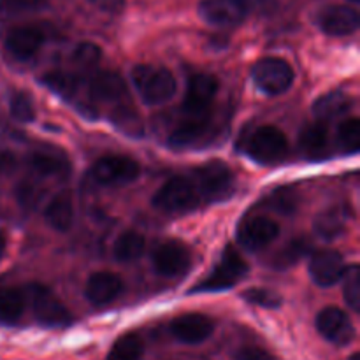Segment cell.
<instances>
[{
	"label": "cell",
	"mask_w": 360,
	"mask_h": 360,
	"mask_svg": "<svg viewBox=\"0 0 360 360\" xmlns=\"http://www.w3.org/2000/svg\"><path fill=\"white\" fill-rule=\"evenodd\" d=\"M345 260L340 252L330 248L319 250L313 253L311 260H309V274H311L313 281L320 287H333L338 281L343 278Z\"/></svg>",
	"instance_id": "obj_18"
},
{
	"label": "cell",
	"mask_w": 360,
	"mask_h": 360,
	"mask_svg": "<svg viewBox=\"0 0 360 360\" xmlns=\"http://www.w3.org/2000/svg\"><path fill=\"white\" fill-rule=\"evenodd\" d=\"M192 262V252L181 241H165L153 252V267L160 276L174 278L185 273Z\"/></svg>",
	"instance_id": "obj_15"
},
{
	"label": "cell",
	"mask_w": 360,
	"mask_h": 360,
	"mask_svg": "<svg viewBox=\"0 0 360 360\" xmlns=\"http://www.w3.org/2000/svg\"><path fill=\"white\" fill-rule=\"evenodd\" d=\"M18 165V158L13 151L0 150V176H6L13 172Z\"/></svg>",
	"instance_id": "obj_42"
},
{
	"label": "cell",
	"mask_w": 360,
	"mask_h": 360,
	"mask_svg": "<svg viewBox=\"0 0 360 360\" xmlns=\"http://www.w3.org/2000/svg\"><path fill=\"white\" fill-rule=\"evenodd\" d=\"M34 174L41 178H67L70 174V162L63 153L53 151H34L27 160Z\"/></svg>",
	"instance_id": "obj_21"
},
{
	"label": "cell",
	"mask_w": 360,
	"mask_h": 360,
	"mask_svg": "<svg viewBox=\"0 0 360 360\" xmlns=\"http://www.w3.org/2000/svg\"><path fill=\"white\" fill-rule=\"evenodd\" d=\"M243 299L248 301L250 304H255L267 309H276L281 306L280 294H276L273 290H267V288H248V290L243 292Z\"/></svg>",
	"instance_id": "obj_38"
},
{
	"label": "cell",
	"mask_w": 360,
	"mask_h": 360,
	"mask_svg": "<svg viewBox=\"0 0 360 360\" xmlns=\"http://www.w3.org/2000/svg\"><path fill=\"white\" fill-rule=\"evenodd\" d=\"M309 248H311V245H309V241L306 238L292 239L283 248L278 250V253H274L273 260H271V267L285 269V267L294 266L295 262H299L309 252Z\"/></svg>",
	"instance_id": "obj_31"
},
{
	"label": "cell",
	"mask_w": 360,
	"mask_h": 360,
	"mask_svg": "<svg viewBox=\"0 0 360 360\" xmlns=\"http://www.w3.org/2000/svg\"><path fill=\"white\" fill-rule=\"evenodd\" d=\"M123 292V280L116 273L111 271H98L94 273L86 281L84 294L91 304L104 306L111 304L112 301L122 295Z\"/></svg>",
	"instance_id": "obj_20"
},
{
	"label": "cell",
	"mask_w": 360,
	"mask_h": 360,
	"mask_svg": "<svg viewBox=\"0 0 360 360\" xmlns=\"http://www.w3.org/2000/svg\"><path fill=\"white\" fill-rule=\"evenodd\" d=\"M259 0H200L199 14L213 27H238L241 25Z\"/></svg>",
	"instance_id": "obj_9"
},
{
	"label": "cell",
	"mask_w": 360,
	"mask_h": 360,
	"mask_svg": "<svg viewBox=\"0 0 360 360\" xmlns=\"http://www.w3.org/2000/svg\"><path fill=\"white\" fill-rule=\"evenodd\" d=\"M280 236V224L267 217H248L239 224L238 241L248 252H260Z\"/></svg>",
	"instance_id": "obj_13"
},
{
	"label": "cell",
	"mask_w": 360,
	"mask_h": 360,
	"mask_svg": "<svg viewBox=\"0 0 360 360\" xmlns=\"http://www.w3.org/2000/svg\"><path fill=\"white\" fill-rule=\"evenodd\" d=\"M46 39H48L46 30L39 25H18L6 34L4 46L13 58L28 62L41 51L42 46L46 44Z\"/></svg>",
	"instance_id": "obj_12"
},
{
	"label": "cell",
	"mask_w": 360,
	"mask_h": 360,
	"mask_svg": "<svg viewBox=\"0 0 360 360\" xmlns=\"http://www.w3.org/2000/svg\"><path fill=\"white\" fill-rule=\"evenodd\" d=\"M252 77L257 88L267 95H281L294 84L295 72L290 63L280 56H266L252 69Z\"/></svg>",
	"instance_id": "obj_7"
},
{
	"label": "cell",
	"mask_w": 360,
	"mask_h": 360,
	"mask_svg": "<svg viewBox=\"0 0 360 360\" xmlns=\"http://www.w3.org/2000/svg\"><path fill=\"white\" fill-rule=\"evenodd\" d=\"M213 122L211 116H185L172 129L169 144L172 148H192L211 136Z\"/></svg>",
	"instance_id": "obj_19"
},
{
	"label": "cell",
	"mask_w": 360,
	"mask_h": 360,
	"mask_svg": "<svg viewBox=\"0 0 360 360\" xmlns=\"http://www.w3.org/2000/svg\"><path fill=\"white\" fill-rule=\"evenodd\" d=\"M299 146L309 158H320L329 146V127L326 122L308 123L299 134Z\"/></svg>",
	"instance_id": "obj_24"
},
{
	"label": "cell",
	"mask_w": 360,
	"mask_h": 360,
	"mask_svg": "<svg viewBox=\"0 0 360 360\" xmlns=\"http://www.w3.org/2000/svg\"><path fill=\"white\" fill-rule=\"evenodd\" d=\"M299 202H301V197H299V192L294 186H280L266 200L267 207L281 214H287V217L297 211Z\"/></svg>",
	"instance_id": "obj_32"
},
{
	"label": "cell",
	"mask_w": 360,
	"mask_h": 360,
	"mask_svg": "<svg viewBox=\"0 0 360 360\" xmlns=\"http://www.w3.org/2000/svg\"><path fill=\"white\" fill-rule=\"evenodd\" d=\"M42 195H44V192L39 188L37 183L28 181V179L21 181L16 188V199L23 210H32V207L37 206L41 202Z\"/></svg>",
	"instance_id": "obj_39"
},
{
	"label": "cell",
	"mask_w": 360,
	"mask_h": 360,
	"mask_svg": "<svg viewBox=\"0 0 360 360\" xmlns=\"http://www.w3.org/2000/svg\"><path fill=\"white\" fill-rule=\"evenodd\" d=\"M91 176L98 185H129L141 176V164L129 155H105L95 162Z\"/></svg>",
	"instance_id": "obj_8"
},
{
	"label": "cell",
	"mask_w": 360,
	"mask_h": 360,
	"mask_svg": "<svg viewBox=\"0 0 360 360\" xmlns=\"http://www.w3.org/2000/svg\"><path fill=\"white\" fill-rule=\"evenodd\" d=\"M9 111L14 120L20 123H30L35 120V105L30 94L27 91H13L9 97Z\"/></svg>",
	"instance_id": "obj_35"
},
{
	"label": "cell",
	"mask_w": 360,
	"mask_h": 360,
	"mask_svg": "<svg viewBox=\"0 0 360 360\" xmlns=\"http://www.w3.org/2000/svg\"><path fill=\"white\" fill-rule=\"evenodd\" d=\"M146 250V241L144 236L136 231H125L116 238L115 246H112V253L115 259L120 262H134V260L141 259Z\"/></svg>",
	"instance_id": "obj_28"
},
{
	"label": "cell",
	"mask_w": 360,
	"mask_h": 360,
	"mask_svg": "<svg viewBox=\"0 0 360 360\" xmlns=\"http://www.w3.org/2000/svg\"><path fill=\"white\" fill-rule=\"evenodd\" d=\"M343 292L345 301L354 311L360 309V267L359 264H352L345 269L343 274Z\"/></svg>",
	"instance_id": "obj_37"
},
{
	"label": "cell",
	"mask_w": 360,
	"mask_h": 360,
	"mask_svg": "<svg viewBox=\"0 0 360 360\" xmlns=\"http://www.w3.org/2000/svg\"><path fill=\"white\" fill-rule=\"evenodd\" d=\"M88 2H90V6H94L95 9L102 11V13L118 14L123 11L127 0H88Z\"/></svg>",
	"instance_id": "obj_41"
},
{
	"label": "cell",
	"mask_w": 360,
	"mask_h": 360,
	"mask_svg": "<svg viewBox=\"0 0 360 360\" xmlns=\"http://www.w3.org/2000/svg\"><path fill=\"white\" fill-rule=\"evenodd\" d=\"M44 220L51 229L67 232L74 221V200L70 192H60L53 197L44 210Z\"/></svg>",
	"instance_id": "obj_22"
},
{
	"label": "cell",
	"mask_w": 360,
	"mask_h": 360,
	"mask_svg": "<svg viewBox=\"0 0 360 360\" xmlns=\"http://www.w3.org/2000/svg\"><path fill=\"white\" fill-rule=\"evenodd\" d=\"M55 0H0L2 16H21V14L41 13L49 9Z\"/></svg>",
	"instance_id": "obj_34"
},
{
	"label": "cell",
	"mask_w": 360,
	"mask_h": 360,
	"mask_svg": "<svg viewBox=\"0 0 360 360\" xmlns=\"http://www.w3.org/2000/svg\"><path fill=\"white\" fill-rule=\"evenodd\" d=\"M250 266L234 246H227L213 271L193 288V292H220L238 285L248 274Z\"/></svg>",
	"instance_id": "obj_6"
},
{
	"label": "cell",
	"mask_w": 360,
	"mask_h": 360,
	"mask_svg": "<svg viewBox=\"0 0 360 360\" xmlns=\"http://www.w3.org/2000/svg\"><path fill=\"white\" fill-rule=\"evenodd\" d=\"M236 360H278L260 347H245L236 354Z\"/></svg>",
	"instance_id": "obj_40"
},
{
	"label": "cell",
	"mask_w": 360,
	"mask_h": 360,
	"mask_svg": "<svg viewBox=\"0 0 360 360\" xmlns=\"http://www.w3.org/2000/svg\"><path fill=\"white\" fill-rule=\"evenodd\" d=\"M153 206L162 213L185 214L202 206V200L190 176H172L155 192Z\"/></svg>",
	"instance_id": "obj_3"
},
{
	"label": "cell",
	"mask_w": 360,
	"mask_h": 360,
	"mask_svg": "<svg viewBox=\"0 0 360 360\" xmlns=\"http://www.w3.org/2000/svg\"><path fill=\"white\" fill-rule=\"evenodd\" d=\"M214 333V322L202 313H185L171 322V334L185 345H199Z\"/></svg>",
	"instance_id": "obj_17"
},
{
	"label": "cell",
	"mask_w": 360,
	"mask_h": 360,
	"mask_svg": "<svg viewBox=\"0 0 360 360\" xmlns=\"http://www.w3.org/2000/svg\"><path fill=\"white\" fill-rule=\"evenodd\" d=\"M132 83L148 105H162L176 94V77L167 67L141 63L132 69Z\"/></svg>",
	"instance_id": "obj_2"
},
{
	"label": "cell",
	"mask_w": 360,
	"mask_h": 360,
	"mask_svg": "<svg viewBox=\"0 0 360 360\" xmlns=\"http://www.w3.org/2000/svg\"><path fill=\"white\" fill-rule=\"evenodd\" d=\"M83 81L84 79L81 76L65 72V70H51V72L44 74L41 77V83L44 86H48L49 90L55 91L56 95H60L65 101H72V98L77 97V91H79Z\"/></svg>",
	"instance_id": "obj_27"
},
{
	"label": "cell",
	"mask_w": 360,
	"mask_h": 360,
	"mask_svg": "<svg viewBox=\"0 0 360 360\" xmlns=\"http://www.w3.org/2000/svg\"><path fill=\"white\" fill-rule=\"evenodd\" d=\"M313 231L319 238L326 239V241H334L347 231V213L341 207H329V210L322 211L320 214H316L315 221H313Z\"/></svg>",
	"instance_id": "obj_26"
},
{
	"label": "cell",
	"mask_w": 360,
	"mask_h": 360,
	"mask_svg": "<svg viewBox=\"0 0 360 360\" xmlns=\"http://www.w3.org/2000/svg\"><path fill=\"white\" fill-rule=\"evenodd\" d=\"M316 330L326 338L329 343L338 345V347H345V345L352 343L355 336L354 323H352L350 316L343 311V309L336 308V306H327L322 311L316 315Z\"/></svg>",
	"instance_id": "obj_16"
},
{
	"label": "cell",
	"mask_w": 360,
	"mask_h": 360,
	"mask_svg": "<svg viewBox=\"0 0 360 360\" xmlns=\"http://www.w3.org/2000/svg\"><path fill=\"white\" fill-rule=\"evenodd\" d=\"M86 97L97 104L118 105L127 102L129 88L125 79L115 70H95L83 81Z\"/></svg>",
	"instance_id": "obj_10"
},
{
	"label": "cell",
	"mask_w": 360,
	"mask_h": 360,
	"mask_svg": "<svg viewBox=\"0 0 360 360\" xmlns=\"http://www.w3.org/2000/svg\"><path fill=\"white\" fill-rule=\"evenodd\" d=\"M350 360H359V354H354V355H352Z\"/></svg>",
	"instance_id": "obj_44"
},
{
	"label": "cell",
	"mask_w": 360,
	"mask_h": 360,
	"mask_svg": "<svg viewBox=\"0 0 360 360\" xmlns=\"http://www.w3.org/2000/svg\"><path fill=\"white\" fill-rule=\"evenodd\" d=\"M111 122L115 123L122 132L129 134V136L141 137L144 134L143 120H141L139 112H137L129 102H123V104H118L112 108Z\"/></svg>",
	"instance_id": "obj_29"
},
{
	"label": "cell",
	"mask_w": 360,
	"mask_h": 360,
	"mask_svg": "<svg viewBox=\"0 0 360 360\" xmlns=\"http://www.w3.org/2000/svg\"><path fill=\"white\" fill-rule=\"evenodd\" d=\"M102 58V51L97 44L94 42H79V44L74 48V51L70 53V60H72L74 65L81 70H91L95 69L98 62Z\"/></svg>",
	"instance_id": "obj_36"
},
{
	"label": "cell",
	"mask_w": 360,
	"mask_h": 360,
	"mask_svg": "<svg viewBox=\"0 0 360 360\" xmlns=\"http://www.w3.org/2000/svg\"><path fill=\"white\" fill-rule=\"evenodd\" d=\"M144 355V341L139 334L129 333L116 340L105 360H141Z\"/></svg>",
	"instance_id": "obj_30"
},
{
	"label": "cell",
	"mask_w": 360,
	"mask_h": 360,
	"mask_svg": "<svg viewBox=\"0 0 360 360\" xmlns=\"http://www.w3.org/2000/svg\"><path fill=\"white\" fill-rule=\"evenodd\" d=\"M27 309L25 287L0 283V323H16Z\"/></svg>",
	"instance_id": "obj_23"
},
{
	"label": "cell",
	"mask_w": 360,
	"mask_h": 360,
	"mask_svg": "<svg viewBox=\"0 0 360 360\" xmlns=\"http://www.w3.org/2000/svg\"><path fill=\"white\" fill-rule=\"evenodd\" d=\"M27 294V308L32 309L39 323L48 327H65L72 323V315L69 308L41 283H28L25 287Z\"/></svg>",
	"instance_id": "obj_5"
},
{
	"label": "cell",
	"mask_w": 360,
	"mask_h": 360,
	"mask_svg": "<svg viewBox=\"0 0 360 360\" xmlns=\"http://www.w3.org/2000/svg\"><path fill=\"white\" fill-rule=\"evenodd\" d=\"M338 143L341 150L348 155L357 153L360 150V120L352 116V118L343 120L338 129Z\"/></svg>",
	"instance_id": "obj_33"
},
{
	"label": "cell",
	"mask_w": 360,
	"mask_h": 360,
	"mask_svg": "<svg viewBox=\"0 0 360 360\" xmlns=\"http://www.w3.org/2000/svg\"><path fill=\"white\" fill-rule=\"evenodd\" d=\"M220 90V81L213 74H193L188 81L183 102L185 116H211V105Z\"/></svg>",
	"instance_id": "obj_11"
},
{
	"label": "cell",
	"mask_w": 360,
	"mask_h": 360,
	"mask_svg": "<svg viewBox=\"0 0 360 360\" xmlns=\"http://www.w3.org/2000/svg\"><path fill=\"white\" fill-rule=\"evenodd\" d=\"M360 23L359 13L355 7L345 4L326 6L316 14V25L320 30L333 37H345L357 32Z\"/></svg>",
	"instance_id": "obj_14"
},
{
	"label": "cell",
	"mask_w": 360,
	"mask_h": 360,
	"mask_svg": "<svg viewBox=\"0 0 360 360\" xmlns=\"http://www.w3.org/2000/svg\"><path fill=\"white\" fill-rule=\"evenodd\" d=\"M354 105V101L345 91H330V94L322 95L319 101L313 104V112H315L316 120L320 122H330L334 118L347 115Z\"/></svg>",
	"instance_id": "obj_25"
},
{
	"label": "cell",
	"mask_w": 360,
	"mask_h": 360,
	"mask_svg": "<svg viewBox=\"0 0 360 360\" xmlns=\"http://www.w3.org/2000/svg\"><path fill=\"white\" fill-rule=\"evenodd\" d=\"M352 2H359V0H352Z\"/></svg>",
	"instance_id": "obj_45"
},
{
	"label": "cell",
	"mask_w": 360,
	"mask_h": 360,
	"mask_svg": "<svg viewBox=\"0 0 360 360\" xmlns=\"http://www.w3.org/2000/svg\"><path fill=\"white\" fill-rule=\"evenodd\" d=\"M6 248H7L6 234H4V232H0V259H2L4 253H6Z\"/></svg>",
	"instance_id": "obj_43"
},
{
	"label": "cell",
	"mask_w": 360,
	"mask_h": 360,
	"mask_svg": "<svg viewBox=\"0 0 360 360\" xmlns=\"http://www.w3.org/2000/svg\"><path fill=\"white\" fill-rule=\"evenodd\" d=\"M188 176L195 183L202 204L224 202L234 193V174L231 172L229 165L220 160L206 162L193 169Z\"/></svg>",
	"instance_id": "obj_1"
},
{
	"label": "cell",
	"mask_w": 360,
	"mask_h": 360,
	"mask_svg": "<svg viewBox=\"0 0 360 360\" xmlns=\"http://www.w3.org/2000/svg\"><path fill=\"white\" fill-rule=\"evenodd\" d=\"M245 150L246 155L257 164L274 165L287 158L288 139L278 127L262 125L250 134Z\"/></svg>",
	"instance_id": "obj_4"
}]
</instances>
